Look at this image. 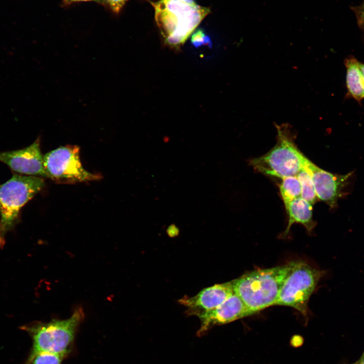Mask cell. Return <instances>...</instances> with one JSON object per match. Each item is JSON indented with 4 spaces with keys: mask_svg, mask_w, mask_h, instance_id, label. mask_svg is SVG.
<instances>
[{
    "mask_svg": "<svg viewBox=\"0 0 364 364\" xmlns=\"http://www.w3.org/2000/svg\"><path fill=\"white\" fill-rule=\"evenodd\" d=\"M295 262L248 271L232 281L234 293L243 300L252 315L275 305Z\"/></svg>",
    "mask_w": 364,
    "mask_h": 364,
    "instance_id": "1",
    "label": "cell"
},
{
    "mask_svg": "<svg viewBox=\"0 0 364 364\" xmlns=\"http://www.w3.org/2000/svg\"><path fill=\"white\" fill-rule=\"evenodd\" d=\"M155 19L165 43L178 48L189 38L210 9L180 0H159L153 4Z\"/></svg>",
    "mask_w": 364,
    "mask_h": 364,
    "instance_id": "2",
    "label": "cell"
},
{
    "mask_svg": "<svg viewBox=\"0 0 364 364\" xmlns=\"http://www.w3.org/2000/svg\"><path fill=\"white\" fill-rule=\"evenodd\" d=\"M84 314L82 307H77L71 316L65 320L53 319L49 322H35L20 327L32 340L30 354L47 352L68 356L72 351L77 330Z\"/></svg>",
    "mask_w": 364,
    "mask_h": 364,
    "instance_id": "3",
    "label": "cell"
},
{
    "mask_svg": "<svg viewBox=\"0 0 364 364\" xmlns=\"http://www.w3.org/2000/svg\"><path fill=\"white\" fill-rule=\"evenodd\" d=\"M44 186L43 179L37 176L14 174L0 185V247L5 244L6 234L19 221L22 208Z\"/></svg>",
    "mask_w": 364,
    "mask_h": 364,
    "instance_id": "4",
    "label": "cell"
},
{
    "mask_svg": "<svg viewBox=\"0 0 364 364\" xmlns=\"http://www.w3.org/2000/svg\"><path fill=\"white\" fill-rule=\"evenodd\" d=\"M278 135L275 146L267 153L250 161V164L263 174L283 178L296 176L303 167L306 157L297 148L290 126H276Z\"/></svg>",
    "mask_w": 364,
    "mask_h": 364,
    "instance_id": "5",
    "label": "cell"
},
{
    "mask_svg": "<svg viewBox=\"0 0 364 364\" xmlns=\"http://www.w3.org/2000/svg\"><path fill=\"white\" fill-rule=\"evenodd\" d=\"M325 271L313 268L302 261H295L285 281L275 305L292 307L306 316L309 298Z\"/></svg>",
    "mask_w": 364,
    "mask_h": 364,
    "instance_id": "6",
    "label": "cell"
},
{
    "mask_svg": "<svg viewBox=\"0 0 364 364\" xmlns=\"http://www.w3.org/2000/svg\"><path fill=\"white\" fill-rule=\"evenodd\" d=\"M43 161L48 178L61 183L92 181L101 177L83 167L77 146L67 145L52 150L43 156Z\"/></svg>",
    "mask_w": 364,
    "mask_h": 364,
    "instance_id": "7",
    "label": "cell"
},
{
    "mask_svg": "<svg viewBox=\"0 0 364 364\" xmlns=\"http://www.w3.org/2000/svg\"><path fill=\"white\" fill-rule=\"evenodd\" d=\"M0 161L18 173L48 177L40 148L39 138L25 148L0 152Z\"/></svg>",
    "mask_w": 364,
    "mask_h": 364,
    "instance_id": "8",
    "label": "cell"
},
{
    "mask_svg": "<svg viewBox=\"0 0 364 364\" xmlns=\"http://www.w3.org/2000/svg\"><path fill=\"white\" fill-rule=\"evenodd\" d=\"M303 166L309 171L317 198L331 207L336 206L350 174H334L321 169L306 157Z\"/></svg>",
    "mask_w": 364,
    "mask_h": 364,
    "instance_id": "9",
    "label": "cell"
},
{
    "mask_svg": "<svg viewBox=\"0 0 364 364\" xmlns=\"http://www.w3.org/2000/svg\"><path fill=\"white\" fill-rule=\"evenodd\" d=\"M234 293L232 281L204 288L193 297L185 296L178 302L189 315L197 317L215 308Z\"/></svg>",
    "mask_w": 364,
    "mask_h": 364,
    "instance_id": "10",
    "label": "cell"
},
{
    "mask_svg": "<svg viewBox=\"0 0 364 364\" xmlns=\"http://www.w3.org/2000/svg\"><path fill=\"white\" fill-rule=\"evenodd\" d=\"M250 315L252 314L243 300L234 293L220 305L198 317L201 325L197 335H202L214 326L226 324Z\"/></svg>",
    "mask_w": 364,
    "mask_h": 364,
    "instance_id": "11",
    "label": "cell"
},
{
    "mask_svg": "<svg viewBox=\"0 0 364 364\" xmlns=\"http://www.w3.org/2000/svg\"><path fill=\"white\" fill-rule=\"evenodd\" d=\"M289 216L288 223L284 235L288 234L294 223L302 224L308 232H311L315 225L312 219V204L301 197L292 200L287 209Z\"/></svg>",
    "mask_w": 364,
    "mask_h": 364,
    "instance_id": "12",
    "label": "cell"
},
{
    "mask_svg": "<svg viewBox=\"0 0 364 364\" xmlns=\"http://www.w3.org/2000/svg\"><path fill=\"white\" fill-rule=\"evenodd\" d=\"M359 62L353 56H349L344 60L346 70L347 96L360 103L364 99V78L359 68Z\"/></svg>",
    "mask_w": 364,
    "mask_h": 364,
    "instance_id": "13",
    "label": "cell"
},
{
    "mask_svg": "<svg viewBox=\"0 0 364 364\" xmlns=\"http://www.w3.org/2000/svg\"><path fill=\"white\" fill-rule=\"evenodd\" d=\"M282 179L280 191L286 210L292 200L301 197V188L296 176H288Z\"/></svg>",
    "mask_w": 364,
    "mask_h": 364,
    "instance_id": "14",
    "label": "cell"
},
{
    "mask_svg": "<svg viewBox=\"0 0 364 364\" xmlns=\"http://www.w3.org/2000/svg\"><path fill=\"white\" fill-rule=\"evenodd\" d=\"M296 176L301 185V197L311 204H314L318 198L309 171L303 166Z\"/></svg>",
    "mask_w": 364,
    "mask_h": 364,
    "instance_id": "15",
    "label": "cell"
},
{
    "mask_svg": "<svg viewBox=\"0 0 364 364\" xmlns=\"http://www.w3.org/2000/svg\"><path fill=\"white\" fill-rule=\"evenodd\" d=\"M67 356L65 355L47 352L30 354L24 364H62Z\"/></svg>",
    "mask_w": 364,
    "mask_h": 364,
    "instance_id": "16",
    "label": "cell"
},
{
    "mask_svg": "<svg viewBox=\"0 0 364 364\" xmlns=\"http://www.w3.org/2000/svg\"><path fill=\"white\" fill-rule=\"evenodd\" d=\"M359 27L364 31V0L360 5L351 7Z\"/></svg>",
    "mask_w": 364,
    "mask_h": 364,
    "instance_id": "17",
    "label": "cell"
},
{
    "mask_svg": "<svg viewBox=\"0 0 364 364\" xmlns=\"http://www.w3.org/2000/svg\"><path fill=\"white\" fill-rule=\"evenodd\" d=\"M191 40L195 46H199L201 44H206L209 41V38L202 30L199 29L193 34Z\"/></svg>",
    "mask_w": 364,
    "mask_h": 364,
    "instance_id": "18",
    "label": "cell"
},
{
    "mask_svg": "<svg viewBox=\"0 0 364 364\" xmlns=\"http://www.w3.org/2000/svg\"><path fill=\"white\" fill-rule=\"evenodd\" d=\"M128 0H105L110 9L115 13H118Z\"/></svg>",
    "mask_w": 364,
    "mask_h": 364,
    "instance_id": "19",
    "label": "cell"
},
{
    "mask_svg": "<svg viewBox=\"0 0 364 364\" xmlns=\"http://www.w3.org/2000/svg\"><path fill=\"white\" fill-rule=\"evenodd\" d=\"M300 336L299 337V336H295L293 338H292V344L294 347H297V346H300L302 344V343L303 342V340H300L299 341V340H300Z\"/></svg>",
    "mask_w": 364,
    "mask_h": 364,
    "instance_id": "20",
    "label": "cell"
},
{
    "mask_svg": "<svg viewBox=\"0 0 364 364\" xmlns=\"http://www.w3.org/2000/svg\"><path fill=\"white\" fill-rule=\"evenodd\" d=\"M359 68L361 72V74L363 76V77L364 78V63H361L360 62H359Z\"/></svg>",
    "mask_w": 364,
    "mask_h": 364,
    "instance_id": "21",
    "label": "cell"
},
{
    "mask_svg": "<svg viewBox=\"0 0 364 364\" xmlns=\"http://www.w3.org/2000/svg\"><path fill=\"white\" fill-rule=\"evenodd\" d=\"M68 2H82V1H96L101 2L103 0H67Z\"/></svg>",
    "mask_w": 364,
    "mask_h": 364,
    "instance_id": "22",
    "label": "cell"
},
{
    "mask_svg": "<svg viewBox=\"0 0 364 364\" xmlns=\"http://www.w3.org/2000/svg\"><path fill=\"white\" fill-rule=\"evenodd\" d=\"M180 1H182L185 2L190 3V4H195L196 3V2L194 0H180Z\"/></svg>",
    "mask_w": 364,
    "mask_h": 364,
    "instance_id": "23",
    "label": "cell"
},
{
    "mask_svg": "<svg viewBox=\"0 0 364 364\" xmlns=\"http://www.w3.org/2000/svg\"><path fill=\"white\" fill-rule=\"evenodd\" d=\"M360 364H364V356H362L358 362Z\"/></svg>",
    "mask_w": 364,
    "mask_h": 364,
    "instance_id": "24",
    "label": "cell"
},
{
    "mask_svg": "<svg viewBox=\"0 0 364 364\" xmlns=\"http://www.w3.org/2000/svg\"><path fill=\"white\" fill-rule=\"evenodd\" d=\"M353 364H360V363L358 362H357V363H353Z\"/></svg>",
    "mask_w": 364,
    "mask_h": 364,
    "instance_id": "25",
    "label": "cell"
},
{
    "mask_svg": "<svg viewBox=\"0 0 364 364\" xmlns=\"http://www.w3.org/2000/svg\"><path fill=\"white\" fill-rule=\"evenodd\" d=\"M362 356H364V353H363V355H362Z\"/></svg>",
    "mask_w": 364,
    "mask_h": 364,
    "instance_id": "26",
    "label": "cell"
}]
</instances>
